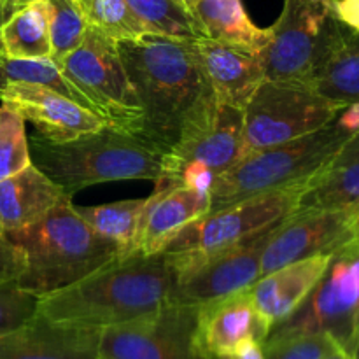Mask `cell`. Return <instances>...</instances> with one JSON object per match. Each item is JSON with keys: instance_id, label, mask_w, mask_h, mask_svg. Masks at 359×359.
Masks as SVG:
<instances>
[{"instance_id": "cell-23", "label": "cell", "mask_w": 359, "mask_h": 359, "mask_svg": "<svg viewBox=\"0 0 359 359\" xmlns=\"http://www.w3.org/2000/svg\"><path fill=\"white\" fill-rule=\"evenodd\" d=\"M203 37L262 55L270 41L269 28L249 20L242 0H196L191 7Z\"/></svg>"}, {"instance_id": "cell-32", "label": "cell", "mask_w": 359, "mask_h": 359, "mask_svg": "<svg viewBox=\"0 0 359 359\" xmlns=\"http://www.w3.org/2000/svg\"><path fill=\"white\" fill-rule=\"evenodd\" d=\"M41 297L20 286L18 280L0 284V337L18 332L39 316Z\"/></svg>"}, {"instance_id": "cell-18", "label": "cell", "mask_w": 359, "mask_h": 359, "mask_svg": "<svg viewBox=\"0 0 359 359\" xmlns=\"http://www.w3.org/2000/svg\"><path fill=\"white\" fill-rule=\"evenodd\" d=\"M100 332L60 325L39 314L18 332L0 337V359H100Z\"/></svg>"}, {"instance_id": "cell-35", "label": "cell", "mask_w": 359, "mask_h": 359, "mask_svg": "<svg viewBox=\"0 0 359 359\" xmlns=\"http://www.w3.org/2000/svg\"><path fill=\"white\" fill-rule=\"evenodd\" d=\"M223 359H265V354H263V344L258 342V340H251V342L238 347L233 354H230V356Z\"/></svg>"}, {"instance_id": "cell-9", "label": "cell", "mask_w": 359, "mask_h": 359, "mask_svg": "<svg viewBox=\"0 0 359 359\" xmlns=\"http://www.w3.org/2000/svg\"><path fill=\"white\" fill-rule=\"evenodd\" d=\"M328 333L351 354L359 335V233L333 252L328 270L304 304L266 339Z\"/></svg>"}, {"instance_id": "cell-37", "label": "cell", "mask_w": 359, "mask_h": 359, "mask_svg": "<svg viewBox=\"0 0 359 359\" xmlns=\"http://www.w3.org/2000/svg\"><path fill=\"white\" fill-rule=\"evenodd\" d=\"M30 2H34V0H6V4H7V7H9L11 14L16 13L18 9H21V7H25L27 4H30Z\"/></svg>"}, {"instance_id": "cell-13", "label": "cell", "mask_w": 359, "mask_h": 359, "mask_svg": "<svg viewBox=\"0 0 359 359\" xmlns=\"http://www.w3.org/2000/svg\"><path fill=\"white\" fill-rule=\"evenodd\" d=\"M196 307L167 304L154 314L100 332V359H202L195 346Z\"/></svg>"}, {"instance_id": "cell-5", "label": "cell", "mask_w": 359, "mask_h": 359, "mask_svg": "<svg viewBox=\"0 0 359 359\" xmlns=\"http://www.w3.org/2000/svg\"><path fill=\"white\" fill-rule=\"evenodd\" d=\"M351 135L354 133L335 119L314 133L244 154L214 181L209 212L251 196L309 182L328 165Z\"/></svg>"}, {"instance_id": "cell-6", "label": "cell", "mask_w": 359, "mask_h": 359, "mask_svg": "<svg viewBox=\"0 0 359 359\" xmlns=\"http://www.w3.org/2000/svg\"><path fill=\"white\" fill-rule=\"evenodd\" d=\"M242 133L244 111L221 102L209 88L165 153L154 189L186 186L210 195L214 181L244 156Z\"/></svg>"}, {"instance_id": "cell-3", "label": "cell", "mask_w": 359, "mask_h": 359, "mask_svg": "<svg viewBox=\"0 0 359 359\" xmlns=\"http://www.w3.org/2000/svg\"><path fill=\"white\" fill-rule=\"evenodd\" d=\"M32 163L72 198L88 186L116 181H153L163 174L165 153L142 137L104 126L67 142H49L35 133Z\"/></svg>"}, {"instance_id": "cell-29", "label": "cell", "mask_w": 359, "mask_h": 359, "mask_svg": "<svg viewBox=\"0 0 359 359\" xmlns=\"http://www.w3.org/2000/svg\"><path fill=\"white\" fill-rule=\"evenodd\" d=\"M46 11L53 48L51 58L62 60L83 44L90 25L79 0H46Z\"/></svg>"}, {"instance_id": "cell-21", "label": "cell", "mask_w": 359, "mask_h": 359, "mask_svg": "<svg viewBox=\"0 0 359 359\" xmlns=\"http://www.w3.org/2000/svg\"><path fill=\"white\" fill-rule=\"evenodd\" d=\"M67 193L34 163L0 181V223L4 231L23 230L51 212Z\"/></svg>"}, {"instance_id": "cell-42", "label": "cell", "mask_w": 359, "mask_h": 359, "mask_svg": "<svg viewBox=\"0 0 359 359\" xmlns=\"http://www.w3.org/2000/svg\"><path fill=\"white\" fill-rule=\"evenodd\" d=\"M2 235H6V231H4V226H2V223H0V237H2Z\"/></svg>"}, {"instance_id": "cell-14", "label": "cell", "mask_w": 359, "mask_h": 359, "mask_svg": "<svg viewBox=\"0 0 359 359\" xmlns=\"http://www.w3.org/2000/svg\"><path fill=\"white\" fill-rule=\"evenodd\" d=\"M359 212L304 209L273 228L262 255V276L318 255H333L354 233Z\"/></svg>"}, {"instance_id": "cell-27", "label": "cell", "mask_w": 359, "mask_h": 359, "mask_svg": "<svg viewBox=\"0 0 359 359\" xmlns=\"http://www.w3.org/2000/svg\"><path fill=\"white\" fill-rule=\"evenodd\" d=\"M135 16L153 34L174 39L203 37L198 21L189 9L175 0H126Z\"/></svg>"}, {"instance_id": "cell-2", "label": "cell", "mask_w": 359, "mask_h": 359, "mask_svg": "<svg viewBox=\"0 0 359 359\" xmlns=\"http://www.w3.org/2000/svg\"><path fill=\"white\" fill-rule=\"evenodd\" d=\"M128 79L144 109V139L167 153L209 91L193 41L146 34L118 42Z\"/></svg>"}, {"instance_id": "cell-26", "label": "cell", "mask_w": 359, "mask_h": 359, "mask_svg": "<svg viewBox=\"0 0 359 359\" xmlns=\"http://www.w3.org/2000/svg\"><path fill=\"white\" fill-rule=\"evenodd\" d=\"M309 88L342 105L359 104V34L347 32Z\"/></svg>"}, {"instance_id": "cell-16", "label": "cell", "mask_w": 359, "mask_h": 359, "mask_svg": "<svg viewBox=\"0 0 359 359\" xmlns=\"http://www.w3.org/2000/svg\"><path fill=\"white\" fill-rule=\"evenodd\" d=\"M269 333L248 291L203 305L196 312L195 346L202 359H223L251 340L263 344Z\"/></svg>"}, {"instance_id": "cell-8", "label": "cell", "mask_w": 359, "mask_h": 359, "mask_svg": "<svg viewBox=\"0 0 359 359\" xmlns=\"http://www.w3.org/2000/svg\"><path fill=\"white\" fill-rule=\"evenodd\" d=\"M56 62L105 125L144 139L146 116L121 62L118 42L90 27L83 44Z\"/></svg>"}, {"instance_id": "cell-22", "label": "cell", "mask_w": 359, "mask_h": 359, "mask_svg": "<svg viewBox=\"0 0 359 359\" xmlns=\"http://www.w3.org/2000/svg\"><path fill=\"white\" fill-rule=\"evenodd\" d=\"M339 209L359 212V132L305 186L297 210Z\"/></svg>"}, {"instance_id": "cell-33", "label": "cell", "mask_w": 359, "mask_h": 359, "mask_svg": "<svg viewBox=\"0 0 359 359\" xmlns=\"http://www.w3.org/2000/svg\"><path fill=\"white\" fill-rule=\"evenodd\" d=\"M27 269L25 252L7 235L0 237V284L18 280Z\"/></svg>"}, {"instance_id": "cell-34", "label": "cell", "mask_w": 359, "mask_h": 359, "mask_svg": "<svg viewBox=\"0 0 359 359\" xmlns=\"http://www.w3.org/2000/svg\"><path fill=\"white\" fill-rule=\"evenodd\" d=\"M335 13L349 30L359 34V0H335Z\"/></svg>"}, {"instance_id": "cell-39", "label": "cell", "mask_w": 359, "mask_h": 359, "mask_svg": "<svg viewBox=\"0 0 359 359\" xmlns=\"http://www.w3.org/2000/svg\"><path fill=\"white\" fill-rule=\"evenodd\" d=\"M351 356H353V359H359V335L356 339V344H354L353 351H351Z\"/></svg>"}, {"instance_id": "cell-31", "label": "cell", "mask_w": 359, "mask_h": 359, "mask_svg": "<svg viewBox=\"0 0 359 359\" xmlns=\"http://www.w3.org/2000/svg\"><path fill=\"white\" fill-rule=\"evenodd\" d=\"M340 344L328 333H300V335L277 337L263 342L265 359H323Z\"/></svg>"}, {"instance_id": "cell-36", "label": "cell", "mask_w": 359, "mask_h": 359, "mask_svg": "<svg viewBox=\"0 0 359 359\" xmlns=\"http://www.w3.org/2000/svg\"><path fill=\"white\" fill-rule=\"evenodd\" d=\"M9 16H11V11L9 7H7L6 0H0V34H2V27L4 23L9 20Z\"/></svg>"}, {"instance_id": "cell-25", "label": "cell", "mask_w": 359, "mask_h": 359, "mask_svg": "<svg viewBox=\"0 0 359 359\" xmlns=\"http://www.w3.org/2000/svg\"><path fill=\"white\" fill-rule=\"evenodd\" d=\"M146 203L147 198H133L104 203V205H76V209L79 216L90 224L91 230L112 242L119 249L121 258H126L135 255Z\"/></svg>"}, {"instance_id": "cell-20", "label": "cell", "mask_w": 359, "mask_h": 359, "mask_svg": "<svg viewBox=\"0 0 359 359\" xmlns=\"http://www.w3.org/2000/svg\"><path fill=\"white\" fill-rule=\"evenodd\" d=\"M209 207L210 195L198 189L186 186L154 189L153 195L147 196L135 255L153 256L163 252L179 231L205 216Z\"/></svg>"}, {"instance_id": "cell-41", "label": "cell", "mask_w": 359, "mask_h": 359, "mask_svg": "<svg viewBox=\"0 0 359 359\" xmlns=\"http://www.w3.org/2000/svg\"><path fill=\"white\" fill-rule=\"evenodd\" d=\"M175 2H179V4H181V6H184V7H186V9H189V7H188V6H186V2H184V0H175Z\"/></svg>"}, {"instance_id": "cell-17", "label": "cell", "mask_w": 359, "mask_h": 359, "mask_svg": "<svg viewBox=\"0 0 359 359\" xmlns=\"http://www.w3.org/2000/svg\"><path fill=\"white\" fill-rule=\"evenodd\" d=\"M193 46L212 93L224 104L244 111L265 81L262 55L207 37L193 39Z\"/></svg>"}, {"instance_id": "cell-10", "label": "cell", "mask_w": 359, "mask_h": 359, "mask_svg": "<svg viewBox=\"0 0 359 359\" xmlns=\"http://www.w3.org/2000/svg\"><path fill=\"white\" fill-rule=\"evenodd\" d=\"M344 107L305 84L265 79L244 109V154L318 132Z\"/></svg>"}, {"instance_id": "cell-40", "label": "cell", "mask_w": 359, "mask_h": 359, "mask_svg": "<svg viewBox=\"0 0 359 359\" xmlns=\"http://www.w3.org/2000/svg\"><path fill=\"white\" fill-rule=\"evenodd\" d=\"M184 2H186V6H188V7H189V11H191L193 4H195V2H196V0H184Z\"/></svg>"}, {"instance_id": "cell-38", "label": "cell", "mask_w": 359, "mask_h": 359, "mask_svg": "<svg viewBox=\"0 0 359 359\" xmlns=\"http://www.w3.org/2000/svg\"><path fill=\"white\" fill-rule=\"evenodd\" d=\"M323 359H353V356H351V354L347 353L346 349H342V347H339V349L333 351L332 354H328V356L323 358Z\"/></svg>"}, {"instance_id": "cell-1", "label": "cell", "mask_w": 359, "mask_h": 359, "mask_svg": "<svg viewBox=\"0 0 359 359\" xmlns=\"http://www.w3.org/2000/svg\"><path fill=\"white\" fill-rule=\"evenodd\" d=\"M174 272L165 252L116 258L70 286L41 297L53 323L104 330L154 314L168 304Z\"/></svg>"}, {"instance_id": "cell-15", "label": "cell", "mask_w": 359, "mask_h": 359, "mask_svg": "<svg viewBox=\"0 0 359 359\" xmlns=\"http://www.w3.org/2000/svg\"><path fill=\"white\" fill-rule=\"evenodd\" d=\"M0 102L34 123L39 135L49 142H67L107 126L90 109L37 84H0Z\"/></svg>"}, {"instance_id": "cell-7", "label": "cell", "mask_w": 359, "mask_h": 359, "mask_svg": "<svg viewBox=\"0 0 359 359\" xmlns=\"http://www.w3.org/2000/svg\"><path fill=\"white\" fill-rule=\"evenodd\" d=\"M270 41L262 51L265 79L309 86L349 28L335 13V0H284Z\"/></svg>"}, {"instance_id": "cell-12", "label": "cell", "mask_w": 359, "mask_h": 359, "mask_svg": "<svg viewBox=\"0 0 359 359\" xmlns=\"http://www.w3.org/2000/svg\"><path fill=\"white\" fill-rule=\"evenodd\" d=\"M305 186L307 182L263 193L205 214L179 231L165 251L205 256L242 244L291 216Z\"/></svg>"}, {"instance_id": "cell-28", "label": "cell", "mask_w": 359, "mask_h": 359, "mask_svg": "<svg viewBox=\"0 0 359 359\" xmlns=\"http://www.w3.org/2000/svg\"><path fill=\"white\" fill-rule=\"evenodd\" d=\"M88 25L114 42L153 34L130 9L126 0H79Z\"/></svg>"}, {"instance_id": "cell-4", "label": "cell", "mask_w": 359, "mask_h": 359, "mask_svg": "<svg viewBox=\"0 0 359 359\" xmlns=\"http://www.w3.org/2000/svg\"><path fill=\"white\" fill-rule=\"evenodd\" d=\"M6 235L27 258V269L18 283L39 297L70 286L121 258L119 249L79 216L70 196L32 226Z\"/></svg>"}, {"instance_id": "cell-19", "label": "cell", "mask_w": 359, "mask_h": 359, "mask_svg": "<svg viewBox=\"0 0 359 359\" xmlns=\"http://www.w3.org/2000/svg\"><path fill=\"white\" fill-rule=\"evenodd\" d=\"M332 258L333 255H318L280 266L249 287V298L270 332L304 304L326 273Z\"/></svg>"}, {"instance_id": "cell-24", "label": "cell", "mask_w": 359, "mask_h": 359, "mask_svg": "<svg viewBox=\"0 0 359 359\" xmlns=\"http://www.w3.org/2000/svg\"><path fill=\"white\" fill-rule=\"evenodd\" d=\"M0 51L20 60L53 56L46 0H34L11 14L0 34Z\"/></svg>"}, {"instance_id": "cell-11", "label": "cell", "mask_w": 359, "mask_h": 359, "mask_svg": "<svg viewBox=\"0 0 359 359\" xmlns=\"http://www.w3.org/2000/svg\"><path fill=\"white\" fill-rule=\"evenodd\" d=\"M276 226L212 255L163 251L174 272L168 304L198 309L248 291L262 277L263 249Z\"/></svg>"}, {"instance_id": "cell-30", "label": "cell", "mask_w": 359, "mask_h": 359, "mask_svg": "<svg viewBox=\"0 0 359 359\" xmlns=\"http://www.w3.org/2000/svg\"><path fill=\"white\" fill-rule=\"evenodd\" d=\"M32 165L25 118L9 105H0V181Z\"/></svg>"}, {"instance_id": "cell-43", "label": "cell", "mask_w": 359, "mask_h": 359, "mask_svg": "<svg viewBox=\"0 0 359 359\" xmlns=\"http://www.w3.org/2000/svg\"><path fill=\"white\" fill-rule=\"evenodd\" d=\"M356 231L359 233V219H358V223H356Z\"/></svg>"}]
</instances>
